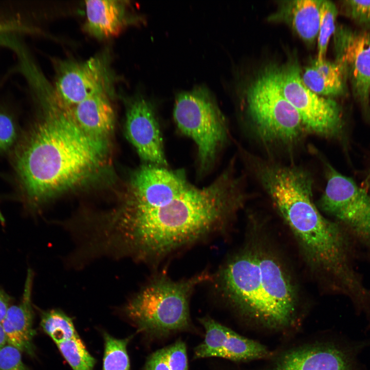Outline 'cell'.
<instances>
[{
    "label": "cell",
    "mask_w": 370,
    "mask_h": 370,
    "mask_svg": "<svg viewBox=\"0 0 370 370\" xmlns=\"http://www.w3.org/2000/svg\"><path fill=\"white\" fill-rule=\"evenodd\" d=\"M125 132L128 140L146 164L168 167L159 122L149 100L138 96L130 102L126 114Z\"/></svg>",
    "instance_id": "7c38bea8"
},
{
    "label": "cell",
    "mask_w": 370,
    "mask_h": 370,
    "mask_svg": "<svg viewBox=\"0 0 370 370\" xmlns=\"http://www.w3.org/2000/svg\"><path fill=\"white\" fill-rule=\"evenodd\" d=\"M173 118L180 132L194 141L199 171L206 172L229 137L225 117L214 96L201 85L178 92L175 99Z\"/></svg>",
    "instance_id": "8992f818"
},
{
    "label": "cell",
    "mask_w": 370,
    "mask_h": 370,
    "mask_svg": "<svg viewBox=\"0 0 370 370\" xmlns=\"http://www.w3.org/2000/svg\"><path fill=\"white\" fill-rule=\"evenodd\" d=\"M73 117L88 134L106 139L115 124V114L108 93L94 94L71 108Z\"/></svg>",
    "instance_id": "ac0fdd59"
},
{
    "label": "cell",
    "mask_w": 370,
    "mask_h": 370,
    "mask_svg": "<svg viewBox=\"0 0 370 370\" xmlns=\"http://www.w3.org/2000/svg\"><path fill=\"white\" fill-rule=\"evenodd\" d=\"M312 183L307 176L289 175L273 185L269 197L311 266L334 291L357 297L365 285L355 267V240L343 226L319 212L313 201Z\"/></svg>",
    "instance_id": "3957f363"
},
{
    "label": "cell",
    "mask_w": 370,
    "mask_h": 370,
    "mask_svg": "<svg viewBox=\"0 0 370 370\" xmlns=\"http://www.w3.org/2000/svg\"><path fill=\"white\" fill-rule=\"evenodd\" d=\"M7 344L6 335L2 324L0 323V350Z\"/></svg>",
    "instance_id": "f546056e"
},
{
    "label": "cell",
    "mask_w": 370,
    "mask_h": 370,
    "mask_svg": "<svg viewBox=\"0 0 370 370\" xmlns=\"http://www.w3.org/2000/svg\"><path fill=\"white\" fill-rule=\"evenodd\" d=\"M365 182V185L367 186V187L368 188L370 189V172L369 173L368 175H367Z\"/></svg>",
    "instance_id": "4dcf8cb0"
},
{
    "label": "cell",
    "mask_w": 370,
    "mask_h": 370,
    "mask_svg": "<svg viewBox=\"0 0 370 370\" xmlns=\"http://www.w3.org/2000/svg\"><path fill=\"white\" fill-rule=\"evenodd\" d=\"M111 77L103 58L83 62L66 61L59 65L53 94L59 102L70 108L89 97L110 90Z\"/></svg>",
    "instance_id": "8fae6325"
},
{
    "label": "cell",
    "mask_w": 370,
    "mask_h": 370,
    "mask_svg": "<svg viewBox=\"0 0 370 370\" xmlns=\"http://www.w3.org/2000/svg\"><path fill=\"white\" fill-rule=\"evenodd\" d=\"M29 28L13 18H0V46L5 37L28 31Z\"/></svg>",
    "instance_id": "83f0119b"
},
{
    "label": "cell",
    "mask_w": 370,
    "mask_h": 370,
    "mask_svg": "<svg viewBox=\"0 0 370 370\" xmlns=\"http://www.w3.org/2000/svg\"><path fill=\"white\" fill-rule=\"evenodd\" d=\"M17 130L13 118L0 110V151L11 148L16 141Z\"/></svg>",
    "instance_id": "484cf974"
},
{
    "label": "cell",
    "mask_w": 370,
    "mask_h": 370,
    "mask_svg": "<svg viewBox=\"0 0 370 370\" xmlns=\"http://www.w3.org/2000/svg\"><path fill=\"white\" fill-rule=\"evenodd\" d=\"M40 325L55 343L78 334L72 319L59 309L42 312Z\"/></svg>",
    "instance_id": "7402d4cb"
},
{
    "label": "cell",
    "mask_w": 370,
    "mask_h": 370,
    "mask_svg": "<svg viewBox=\"0 0 370 370\" xmlns=\"http://www.w3.org/2000/svg\"><path fill=\"white\" fill-rule=\"evenodd\" d=\"M34 92L43 114L17 144L14 165L26 199L38 205L86 181L103 164L107 146L80 127L48 86Z\"/></svg>",
    "instance_id": "7a4b0ae2"
},
{
    "label": "cell",
    "mask_w": 370,
    "mask_h": 370,
    "mask_svg": "<svg viewBox=\"0 0 370 370\" xmlns=\"http://www.w3.org/2000/svg\"><path fill=\"white\" fill-rule=\"evenodd\" d=\"M302 79L310 90L320 96L339 97L347 92L345 70L336 61L316 59L306 68Z\"/></svg>",
    "instance_id": "d6986e66"
},
{
    "label": "cell",
    "mask_w": 370,
    "mask_h": 370,
    "mask_svg": "<svg viewBox=\"0 0 370 370\" xmlns=\"http://www.w3.org/2000/svg\"><path fill=\"white\" fill-rule=\"evenodd\" d=\"M11 298L0 288V323L4 320L7 311L9 308Z\"/></svg>",
    "instance_id": "f1b7e54d"
},
{
    "label": "cell",
    "mask_w": 370,
    "mask_h": 370,
    "mask_svg": "<svg viewBox=\"0 0 370 370\" xmlns=\"http://www.w3.org/2000/svg\"><path fill=\"white\" fill-rule=\"evenodd\" d=\"M210 283L227 303L270 326H286L293 319L294 284L280 260L266 249L249 247L232 255Z\"/></svg>",
    "instance_id": "277c9868"
},
{
    "label": "cell",
    "mask_w": 370,
    "mask_h": 370,
    "mask_svg": "<svg viewBox=\"0 0 370 370\" xmlns=\"http://www.w3.org/2000/svg\"><path fill=\"white\" fill-rule=\"evenodd\" d=\"M123 1L90 0L85 2V28L92 36L106 39L118 34L130 20Z\"/></svg>",
    "instance_id": "e0dca14e"
},
{
    "label": "cell",
    "mask_w": 370,
    "mask_h": 370,
    "mask_svg": "<svg viewBox=\"0 0 370 370\" xmlns=\"http://www.w3.org/2000/svg\"><path fill=\"white\" fill-rule=\"evenodd\" d=\"M206 330L203 341L194 349V358L219 357L235 361L263 358L269 354L262 344L242 336L210 317L199 320Z\"/></svg>",
    "instance_id": "4fadbf2b"
},
{
    "label": "cell",
    "mask_w": 370,
    "mask_h": 370,
    "mask_svg": "<svg viewBox=\"0 0 370 370\" xmlns=\"http://www.w3.org/2000/svg\"><path fill=\"white\" fill-rule=\"evenodd\" d=\"M273 370H356V367L350 348L325 344L292 350Z\"/></svg>",
    "instance_id": "5bb4252c"
},
{
    "label": "cell",
    "mask_w": 370,
    "mask_h": 370,
    "mask_svg": "<svg viewBox=\"0 0 370 370\" xmlns=\"http://www.w3.org/2000/svg\"><path fill=\"white\" fill-rule=\"evenodd\" d=\"M0 370L29 369L23 361L22 352L7 344L0 350Z\"/></svg>",
    "instance_id": "4316f807"
},
{
    "label": "cell",
    "mask_w": 370,
    "mask_h": 370,
    "mask_svg": "<svg viewBox=\"0 0 370 370\" xmlns=\"http://www.w3.org/2000/svg\"><path fill=\"white\" fill-rule=\"evenodd\" d=\"M247 111L254 130L267 144H292L305 130L301 117L284 97L279 69L268 67L248 87Z\"/></svg>",
    "instance_id": "52a82bcc"
},
{
    "label": "cell",
    "mask_w": 370,
    "mask_h": 370,
    "mask_svg": "<svg viewBox=\"0 0 370 370\" xmlns=\"http://www.w3.org/2000/svg\"><path fill=\"white\" fill-rule=\"evenodd\" d=\"M325 164L327 182L319 207L339 220L355 241L370 250V194L352 178Z\"/></svg>",
    "instance_id": "ba28073f"
},
{
    "label": "cell",
    "mask_w": 370,
    "mask_h": 370,
    "mask_svg": "<svg viewBox=\"0 0 370 370\" xmlns=\"http://www.w3.org/2000/svg\"><path fill=\"white\" fill-rule=\"evenodd\" d=\"M230 163L203 188L191 184L175 197L152 204L123 200L98 220L94 235L104 255L156 266L226 230L243 205L242 177Z\"/></svg>",
    "instance_id": "6da1fadb"
},
{
    "label": "cell",
    "mask_w": 370,
    "mask_h": 370,
    "mask_svg": "<svg viewBox=\"0 0 370 370\" xmlns=\"http://www.w3.org/2000/svg\"><path fill=\"white\" fill-rule=\"evenodd\" d=\"M144 370H188L184 342L179 340L156 351L148 358Z\"/></svg>",
    "instance_id": "ffe728a7"
},
{
    "label": "cell",
    "mask_w": 370,
    "mask_h": 370,
    "mask_svg": "<svg viewBox=\"0 0 370 370\" xmlns=\"http://www.w3.org/2000/svg\"><path fill=\"white\" fill-rule=\"evenodd\" d=\"M103 336L104 348L102 370H130L127 346L131 337L117 339L106 332L103 333Z\"/></svg>",
    "instance_id": "603a6c76"
},
{
    "label": "cell",
    "mask_w": 370,
    "mask_h": 370,
    "mask_svg": "<svg viewBox=\"0 0 370 370\" xmlns=\"http://www.w3.org/2000/svg\"><path fill=\"white\" fill-rule=\"evenodd\" d=\"M279 77L282 91L299 113L305 130L325 137L341 135L343 120L340 107L335 100L317 95L304 84L297 63L280 69Z\"/></svg>",
    "instance_id": "9c48e42d"
},
{
    "label": "cell",
    "mask_w": 370,
    "mask_h": 370,
    "mask_svg": "<svg viewBox=\"0 0 370 370\" xmlns=\"http://www.w3.org/2000/svg\"><path fill=\"white\" fill-rule=\"evenodd\" d=\"M33 278V272L29 268L21 302L9 307L1 323L7 343L32 357L35 354L33 338L36 334L31 301Z\"/></svg>",
    "instance_id": "9a60e30c"
},
{
    "label": "cell",
    "mask_w": 370,
    "mask_h": 370,
    "mask_svg": "<svg viewBox=\"0 0 370 370\" xmlns=\"http://www.w3.org/2000/svg\"><path fill=\"white\" fill-rule=\"evenodd\" d=\"M338 9L331 1L322 0L320 7V21L318 36V55L319 61L325 60L327 47L331 35L336 30V21Z\"/></svg>",
    "instance_id": "cb8c5ba5"
},
{
    "label": "cell",
    "mask_w": 370,
    "mask_h": 370,
    "mask_svg": "<svg viewBox=\"0 0 370 370\" xmlns=\"http://www.w3.org/2000/svg\"><path fill=\"white\" fill-rule=\"evenodd\" d=\"M321 3L322 0L284 1L269 20L286 23L302 40L312 44L318 36Z\"/></svg>",
    "instance_id": "2e32d148"
},
{
    "label": "cell",
    "mask_w": 370,
    "mask_h": 370,
    "mask_svg": "<svg viewBox=\"0 0 370 370\" xmlns=\"http://www.w3.org/2000/svg\"><path fill=\"white\" fill-rule=\"evenodd\" d=\"M336 61L343 67L355 100L370 123V31L336 26Z\"/></svg>",
    "instance_id": "30bf717a"
},
{
    "label": "cell",
    "mask_w": 370,
    "mask_h": 370,
    "mask_svg": "<svg viewBox=\"0 0 370 370\" xmlns=\"http://www.w3.org/2000/svg\"><path fill=\"white\" fill-rule=\"evenodd\" d=\"M342 8L344 14L360 30L370 31V1H344Z\"/></svg>",
    "instance_id": "d4e9b609"
},
{
    "label": "cell",
    "mask_w": 370,
    "mask_h": 370,
    "mask_svg": "<svg viewBox=\"0 0 370 370\" xmlns=\"http://www.w3.org/2000/svg\"><path fill=\"white\" fill-rule=\"evenodd\" d=\"M72 370H93L96 359L86 349L79 335L55 343Z\"/></svg>",
    "instance_id": "44dd1931"
},
{
    "label": "cell",
    "mask_w": 370,
    "mask_h": 370,
    "mask_svg": "<svg viewBox=\"0 0 370 370\" xmlns=\"http://www.w3.org/2000/svg\"><path fill=\"white\" fill-rule=\"evenodd\" d=\"M212 275L202 271L174 280L164 273L156 274L128 301L124 313L149 335L159 337L188 330L190 298L198 286L210 281Z\"/></svg>",
    "instance_id": "5b68a950"
}]
</instances>
